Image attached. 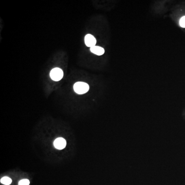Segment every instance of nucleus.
<instances>
[{"label":"nucleus","mask_w":185,"mask_h":185,"mask_svg":"<svg viewBox=\"0 0 185 185\" xmlns=\"http://www.w3.org/2000/svg\"><path fill=\"white\" fill-rule=\"evenodd\" d=\"M89 85L86 83L83 82H78L75 83L74 85V90L76 93L78 94H84L89 90Z\"/></svg>","instance_id":"1"},{"label":"nucleus","mask_w":185,"mask_h":185,"mask_svg":"<svg viewBox=\"0 0 185 185\" xmlns=\"http://www.w3.org/2000/svg\"><path fill=\"white\" fill-rule=\"evenodd\" d=\"M50 77L52 80L55 81H60L63 77V71L60 68L56 67L51 71Z\"/></svg>","instance_id":"2"},{"label":"nucleus","mask_w":185,"mask_h":185,"mask_svg":"<svg viewBox=\"0 0 185 185\" xmlns=\"http://www.w3.org/2000/svg\"><path fill=\"white\" fill-rule=\"evenodd\" d=\"M84 42L85 45L89 47L95 46L97 42L95 38L91 34H88L84 38Z\"/></svg>","instance_id":"3"},{"label":"nucleus","mask_w":185,"mask_h":185,"mask_svg":"<svg viewBox=\"0 0 185 185\" xmlns=\"http://www.w3.org/2000/svg\"><path fill=\"white\" fill-rule=\"evenodd\" d=\"M54 145L57 149H63L64 148L66 147V142L64 139L60 137V138L57 139L56 140H55Z\"/></svg>","instance_id":"4"},{"label":"nucleus","mask_w":185,"mask_h":185,"mask_svg":"<svg viewBox=\"0 0 185 185\" xmlns=\"http://www.w3.org/2000/svg\"><path fill=\"white\" fill-rule=\"evenodd\" d=\"M90 51L94 54L96 55L97 56H101L104 54L105 51V49L102 47L97 46L92 47L90 48Z\"/></svg>","instance_id":"5"},{"label":"nucleus","mask_w":185,"mask_h":185,"mask_svg":"<svg viewBox=\"0 0 185 185\" xmlns=\"http://www.w3.org/2000/svg\"><path fill=\"white\" fill-rule=\"evenodd\" d=\"M1 183L5 185H9L11 183L12 180L8 177H4L1 180Z\"/></svg>","instance_id":"6"},{"label":"nucleus","mask_w":185,"mask_h":185,"mask_svg":"<svg viewBox=\"0 0 185 185\" xmlns=\"http://www.w3.org/2000/svg\"><path fill=\"white\" fill-rule=\"evenodd\" d=\"M29 181L27 179L21 180L19 182V185H29Z\"/></svg>","instance_id":"7"},{"label":"nucleus","mask_w":185,"mask_h":185,"mask_svg":"<svg viewBox=\"0 0 185 185\" xmlns=\"http://www.w3.org/2000/svg\"><path fill=\"white\" fill-rule=\"evenodd\" d=\"M180 25L181 27L185 28V16L182 17L180 20Z\"/></svg>","instance_id":"8"}]
</instances>
